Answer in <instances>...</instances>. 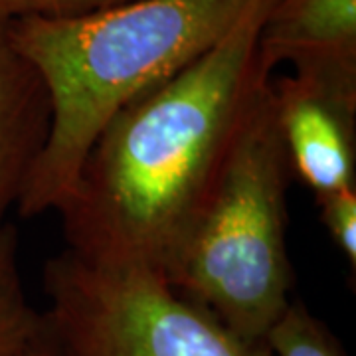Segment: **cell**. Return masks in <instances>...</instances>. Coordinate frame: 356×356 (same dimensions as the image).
<instances>
[{"instance_id": "1", "label": "cell", "mask_w": 356, "mask_h": 356, "mask_svg": "<svg viewBox=\"0 0 356 356\" xmlns=\"http://www.w3.org/2000/svg\"><path fill=\"white\" fill-rule=\"evenodd\" d=\"M269 8L248 14L216 48L125 103L103 125L58 214L65 250L165 275L212 188L254 93Z\"/></svg>"}, {"instance_id": "11", "label": "cell", "mask_w": 356, "mask_h": 356, "mask_svg": "<svg viewBox=\"0 0 356 356\" xmlns=\"http://www.w3.org/2000/svg\"><path fill=\"white\" fill-rule=\"evenodd\" d=\"M133 0H0V18L64 20L109 10Z\"/></svg>"}, {"instance_id": "12", "label": "cell", "mask_w": 356, "mask_h": 356, "mask_svg": "<svg viewBox=\"0 0 356 356\" xmlns=\"http://www.w3.org/2000/svg\"><path fill=\"white\" fill-rule=\"evenodd\" d=\"M16 356H58L56 355V350H54V346L48 341V337L44 334V329L40 327V332L36 334V339L32 341L30 344H26L24 348L18 353Z\"/></svg>"}, {"instance_id": "6", "label": "cell", "mask_w": 356, "mask_h": 356, "mask_svg": "<svg viewBox=\"0 0 356 356\" xmlns=\"http://www.w3.org/2000/svg\"><path fill=\"white\" fill-rule=\"evenodd\" d=\"M50 121L46 83L14 46L10 20L0 18V226L18 206L48 140Z\"/></svg>"}, {"instance_id": "8", "label": "cell", "mask_w": 356, "mask_h": 356, "mask_svg": "<svg viewBox=\"0 0 356 356\" xmlns=\"http://www.w3.org/2000/svg\"><path fill=\"white\" fill-rule=\"evenodd\" d=\"M42 327V311L30 303L20 271L18 232L0 226V356H16Z\"/></svg>"}, {"instance_id": "10", "label": "cell", "mask_w": 356, "mask_h": 356, "mask_svg": "<svg viewBox=\"0 0 356 356\" xmlns=\"http://www.w3.org/2000/svg\"><path fill=\"white\" fill-rule=\"evenodd\" d=\"M317 206L332 243L343 254L350 271H356V188L317 198Z\"/></svg>"}, {"instance_id": "7", "label": "cell", "mask_w": 356, "mask_h": 356, "mask_svg": "<svg viewBox=\"0 0 356 356\" xmlns=\"http://www.w3.org/2000/svg\"><path fill=\"white\" fill-rule=\"evenodd\" d=\"M257 48L271 72L285 62H356V0H277Z\"/></svg>"}, {"instance_id": "4", "label": "cell", "mask_w": 356, "mask_h": 356, "mask_svg": "<svg viewBox=\"0 0 356 356\" xmlns=\"http://www.w3.org/2000/svg\"><path fill=\"white\" fill-rule=\"evenodd\" d=\"M42 329L58 356H269L153 269L91 264L72 252L44 267Z\"/></svg>"}, {"instance_id": "2", "label": "cell", "mask_w": 356, "mask_h": 356, "mask_svg": "<svg viewBox=\"0 0 356 356\" xmlns=\"http://www.w3.org/2000/svg\"><path fill=\"white\" fill-rule=\"evenodd\" d=\"M277 0H133L64 18L10 20L14 46L38 70L51 105L48 140L18 214L58 212L103 125L125 103L216 48L248 14Z\"/></svg>"}, {"instance_id": "9", "label": "cell", "mask_w": 356, "mask_h": 356, "mask_svg": "<svg viewBox=\"0 0 356 356\" xmlns=\"http://www.w3.org/2000/svg\"><path fill=\"white\" fill-rule=\"evenodd\" d=\"M269 356H348L337 334L301 301H291L267 332Z\"/></svg>"}, {"instance_id": "3", "label": "cell", "mask_w": 356, "mask_h": 356, "mask_svg": "<svg viewBox=\"0 0 356 356\" xmlns=\"http://www.w3.org/2000/svg\"><path fill=\"white\" fill-rule=\"evenodd\" d=\"M271 77L254 93L216 180L165 273L182 297L250 343L266 341L291 303L293 289L287 252L291 168L277 129Z\"/></svg>"}, {"instance_id": "5", "label": "cell", "mask_w": 356, "mask_h": 356, "mask_svg": "<svg viewBox=\"0 0 356 356\" xmlns=\"http://www.w3.org/2000/svg\"><path fill=\"white\" fill-rule=\"evenodd\" d=\"M291 175L315 200L356 188V62H307L271 77Z\"/></svg>"}]
</instances>
